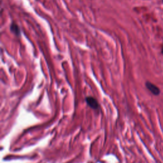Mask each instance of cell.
I'll return each instance as SVG.
<instances>
[{
    "mask_svg": "<svg viewBox=\"0 0 163 163\" xmlns=\"http://www.w3.org/2000/svg\"><path fill=\"white\" fill-rule=\"evenodd\" d=\"M145 86L147 89L150 91L155 96H159L161 93V90L157 85L154 84L149 81H147L145 82Z\"/></svg>",
    "mask_w": 163,
    "mask_h": 163,
    "instance_id": "6da1fadb",
    "label": "cell"
},
{
    "mask_svg": "<svg viewBox=\"0 0 163 163\" xmlns=\"http://www.w3.org/2000/svg\"><path fill=\"white\" fill-rule=\"evenodd\" d=\"M85 101L87 104H88V106H89L90 108H92V109L97 110L98 109L99 107V104L97 102V101L95 98V97H91V96H88L86 97Z\"/></svg>",
    "mask_w": 163,
    "mask_h": 163,
    "instance_id": "7a4b0ae2",
    "label": "cell"
},
{
    "mask_svg": "<svg viewBox=\"0 0 163 163\" xmlns=\"http://www.w3.org/2000/svg\"><path fill=\"white\" fill-rule=\"evenodd\" d=\"M10 31L17 37H20V30L16 23H12L10 26Z\"/></svg>",
    "mask_w": 163,
    "mask_h": 163,
    "instance_id": "3957f363",
    "label": "cell"
},
{
    "mask_svg": "<svg viewBox=\"0 0 163 163\" xmlns=\"http://www.w3.org/2000/svg\"><path fill=\"white\" fill-rule=\"evenodd\" d=\"M162 54H163V49H162Z\"/></svg>",
    "mask_w": 163,
    "mask_h": 163,
    "instance_id": "277c9868",
    "label": "cell"
},
{
    "mask_svg": "<svg viewBox=\"0 0 163 163\" xmlns=\"http://www.w3.org/2000/svg\"><path fill=\"white\" fill-rule=\"evenodd\" d=\"M162 2H163V0H162Z\"/></svg>",
    "mask_w": 163,
    "mask_h": 163,
    "instance_id": "5b68a950",
    "label": "cell"
}]
</instances>
